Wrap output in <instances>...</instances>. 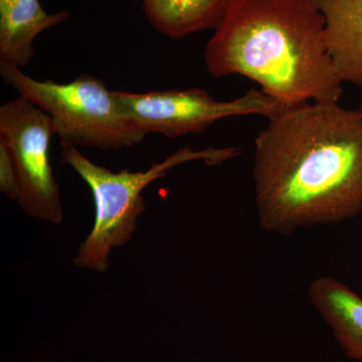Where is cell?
Segmentation results:
<instances>
[{
  "instance_id": "obj_1",
  "label": "cell",
  "mask_w": 362,
  "mask_h": 362,
  "mask_svg": "<svg viewBox=\"0 0 362 362\" xmlns=\"http://www.w3.org/2000/svg\"><path fill=\"white\" fill-rule=\"evenodd\" d=\"M255 140L259 226L291 235L362 213V110L337 102L284 107Z\"/></svg>"
},
{
  "instance_id": "obj_9",
  "label": "cell",
  "mask_w": 362,
  "mask_h": 362,
  "mask_svg": "<svg viewBox=\"0 0 362 362\" xmlns=\"http://www.w3.org/2000/svg\"><path fill=\"white\" fill-rule=\"evenodd\" d=\"M314 308L349 358L362 362V298L341 281L320 277L308 290Z\"/></svg>"
},
{
  "instance_id": "obj_11",
  "label": "cell",
  "mask_w": 362,
  "mask_h": 362,
  "mask_svg": "<svg viewBox=\"0 0 362 362\" xmlns=\"http://www.w3.org/2000/svg\"><path fill=\"white\" fill-rule=\"evenodd\" d=\"M0 189L11 201L18 199L16 171L8 151L2 143H0Z\"/></svg>"
},
{
  "instance_id": "obj_2",
  "label": "cell",
  "mask_w": 362,
  "mask_h": 362,
  "mask_svg": "<svg viewBox=\"0 0 362 362\" xmlns=\"http://www.w3.org/2000/svg\"><path fill=\"white\" fill-rule=\"evenodd\" d=\"M204 49L213 77L240 75L283 107L338 102L342 83L310 0H230Z\"/></svg>"
},
{
  "instance_id": "obj_5",
  "label": "cell",
  "mask_w": 362,
  "mask_h": 362,
  "mask_svg": "<svg viewBox=\"0 0 362 362\" xmlns=\"http://www.w3.org/2000/svg\"><path fill=\"white\" fill-rule=\"evenodd\" d=\"M124 116L145 134L180 138L202 133L223 118L275 115L284 107L263 90H251L232 101H216L206 90H114Z\"/></svg>"
},
{
  "instance_id": "obj_6",
  "label": "cell",
  "mask_w": 362,
  "mask_h": 362,
  "mask_svg": "<svg viewBox=\"0 0 362 362\" xmlns=\"http://www.w3.org/2000/svg\"><path fill=\"white\" fill-rule=\"evenodd\" d=\"M54 135L51 118L25 97L18 95L0 107V143L16 171V201L28 216L59 225L64 220L61 190L49 156Z\"/></svg>"
},
{
  "instance_id": "obj_4",
  "label": "cell",
  "mask_w": 362,
  "mask_h": 362,
  "mask_svg": "<svg viewBox=\"0 0 362 362\" xmlns=\"http://www.w3.org/2000/svg\"><path fill=\"white\" fill-rule=\"evenodd\" d=\"M0 76L51 118L62 146L119 151L147 136L124 116L114 90L94 76L82 75L69 83L37 80L4 62H0Z\"/></svg>"
},
{
  "instance_id": "obj_3",
  "label": "cell",
  "mask_w": 362,
  "mask_h": 362,
  "mask_svg": "<svg viewBox=\"0 0 362 362\" xmlns=\"http://www.w3.org/2000/svg\"><path fill=\"white\" fill-rule=\"evenodd\" d=\"M238 154L239 150L235 147L204 150L185 147L147 170L123 169L114 173L90 161L77 147L63 146L64 163L70 165L87 183L96 211L93 230L78 247L74 264L97 273L108 271L112 250L128 244L137 230L138 218L145 211L142 197L145 188L187 162L202 160L209 165H218Z\"/></svg>"
},
{
  "instance_id": "obj_7",
  "label": "cell",
  "mask_w": 362,
  "mask_h": 362,
  "mask_svg": "<svg viewBox=\"0 0 362 362\" xmlns=\"http://www.w3.org/2000/svg\"><path fill=\"white\" fill-rule=\"evenodd\" d=\"M324 21L326 49L338 78L362 88V0H310Z\"/></svg>"
},
{
  "instance_id": "obj_8",
  "label": "cell",
  "mask_w": 362,
  "mask_h": 362,
  "mask_svg": "<svg viewBox=\"0 0 362 362\" xmlns=\"http://www.w3.org/2000/svg\"><path fill=\"white\" fill-rule=\"evenodd\" d=\"M69 18L66 11L47 13L40 0H0V62L18 68L30 65L35 40Z\"/></svg>"
},
{
  "instance_id": "obj_10",
  "label": "cell",
  "mask_w": 362,
  "mask_h": 362,
  "mask_svg": "<svg viewBox=\"0 0 362 362\" xmlns=\"http://www.w3.org/2000/svg\"><path fill=\"white\" fill-rule=\"evenodd\" d=\"M230 0H142L150 25L169 39L216 28Z\"/></svg>"
}]
</instances>
